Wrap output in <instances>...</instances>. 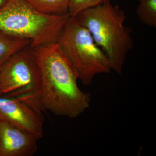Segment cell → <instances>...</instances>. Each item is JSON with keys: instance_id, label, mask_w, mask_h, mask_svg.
<instances>
[{"instance_id": "cell-1", "label": "cell", "mask_w": 156, "mask_h": 156, "mask_svg": "<svg viewBox=\"0 0 156 156\" xmlns=\"http://www.w3.org/2000/svg\"><path fill=\"white\" fill-rule=\"evenodd\" d=\"M39 73V98L44 111L74 119L91 103V94L80 89L77 74L56 43L33 47Z\"/></svg>"}, {"instance_id": "cell-2", "label": "cell", "mask_w": 156, "mask_h": 156, "mask_svg": "<svg viewBox=\"0 0 156 156\" xmlns=\"http://www.w3.org/2000/svg\"><path fill=\"white\" fill-rule=\"evenodd\" d=\"M87 29L108 58L112 69L121 75L128 53L134 48L130 30L124 25L125 11L110 0L81 11L74 17Z\"/></svg>"}, {"instance_id": "cell-3", "label": "cell", "mask_w": 156, "mask_h": 156, "mask_svg": "<svg viewBox=\"0 0 156 156\" xmlns=\"http://www.w3.org/2000/svg\"><path fill=\"white\" fill-rule=\"evenodd\" d=\"M70 17L43 14L26 0H7L0 8V30L30 40L33 48L57 42Z\"/></svg>"}, {"instance_id": "cell-4", "label": "cell", "mask_w": 156, "mask_h": 156, "mask_svg": "<svg viewBox=\"0 0 156 156\" xmlns=\"http://www.w3.org/2000/svg\"><path fill=\"white\" fill-rule=\"evenodd\" d=\"M57 43L84 85L92 84L98 74L110 72L106 54L96 44L89 31L75 17H70L65 23Z\"/></svg>"}, {"instance_id": "cell-5", "label": "cell", "mask_w": 156, "mask_h": 156, "mask_svg": "<svg viewBox=\"0 0 156 156\" xmlns=\"http://www.w3.org/2000/svg\"><path fill=\"white\" fill-rule=\"evenodd\" d=\"M40 73L30 45L12 54L0 69V95L16 98L38 109Z\"/></svg>"}, {"instance_id": "cell-6", "label": "cell", "mask_w": 156, "mask_h": 156, "mask_svg": "<svg viewBox=\"0 0 156 156\" xmlns=\"http://www.w3.org/2000/svg\"><path fill=\"white\" fill-rule=\"evenodd\" d=\"M0 119L29 132L39 140L44 136L42 112L19 98L0 95Z\"/></svg>"}, {"instance_id": "cell-7", "label": "cell", "mask_w": 156, "mask_h": 156, "mask_svg": "<svg viewBox=\"0 0 156 156\" xmlns=\"http://www.w3.org/2000/svg\"><path fill=\"white\" fill-rule=\"evenodd\" d=\"M39 139L27 131L0 119V156H32Z\"/></svg>"}, {"instance_id": "cell-8", "label": "cell", "mask_w": 156, "mask_h": 156, "mask_svg": "<svg viewBox=\"0 0 156 156\" xmlns=\"http://www.w3.org/2000/svg\"><path fill=\"white\" fill-rule=\"evenodd\" d=\"M30 40L15 36L0 30V69L12 54L29 45Z\"/></svg>"}, {"instance_id": "cell-9", "label": "cell", "mask_w": 156, "mask_h": 156, "mask_svg": "<svg viewBox=\"0 0 156 156\" xmlns=\"http://www.w3.org/2000/svg\"><path fill=\"white\" fill-rule=\"evenodd\" d=\"M34 9L43 14L62 15L69 13L71 0H26Z\"/></svg>"}, {"instance_id": "cell-10", "label": "cell", "mask_w": 156, "mask_h": 156, "mask_svg": "<svg viewBox=\"0 0 156 156\" xmlns=\"http://www.w3.org/2000/svg\"><path fill=\"white\" fill-rule=\"evenodd\" d=\"M140 21L143 24L156 27V0H146L140 2L136 10Z\"/></svg>"}, {"instance_id": "cell-11", "label": "cell", "mask_w": 156, "mask_h": 156, "mask_svg": "<svg viewBox=\"0 0 156 156\" xmlns=\"http://www.w3.org/2000/svg\"><path fill=\"white\" fill-rule=\"evenodd\" d=\"M105 0H71L69 13L71 17H75L78 13L85 9L101 4Z\"/></svg>"}, {"instance_id": "cell-12", "label": "cell", "mask_w": 156, "mask_h": 156, "mask_svg": "<svg viewBox=\"0 0 156 156\" xmlns=\"http://www.w3.org/2000/svg\"><path fill=\"white\" fill-rule=\"evenodd\" d=\"M7 0H0V8L6 3Z\"/></svg>"}, {"instance_id": "cell-13", "label": "cell", "mask_w": 156, "mask_h": 156, "mask_svg": "<svg viewBox=\"0 0 156 156\" xmlns=\"http://www.w3.org/2000/svg\"><path fill=\"white\" fill-rule=\"evenodd\" d=\"M138 1H139L140 2H144V1H146V0H138Z\"/></svg>"}]
</instances>
